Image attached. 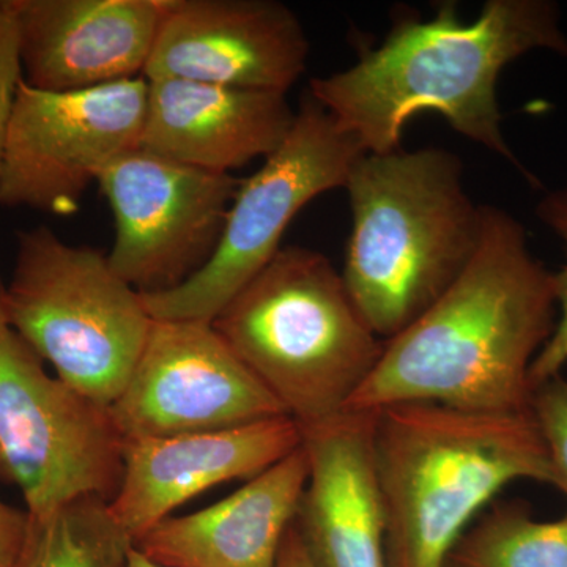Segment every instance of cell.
<instances>
[{
    "label": "cell",
    "instance_id": "cell-25",
    "mask_svg": "<svg viewBox=\"0 0 567 567\" xmlns=\"http://www.w3.org/2000/svg\"><path fill=\"white\" fill-rule=\"evenodd\" d=\"M10 330L9 308H7V284L0 276V336Z\"/></svg>",
    "mask_w": 567,
    "mask_h": 567
},
{
    "label": "cell",
    "instance_id": "cell-5",
    "mask_svg": "<svg viewBox=\"0 0 567 567\" xmlns=\"http://www.w3.org/2000/svg\"><path fill=\"white\" fill-rule=\"evenodd\" d=\"M301 431L347 412L383 341L322 252L287 246L212 322Z\"/></svg>",
    "mask_w": 567,
    "mask_h": 567
},
{
    "label": "cell",
    "instance_id": "cell-27",
    "mask_svg": "<svg viewBox=\"0 0 567 567\" xmlns=\"http://www.w3.org/2000/svg\"><path fill=\"white\" fill-rule=\"evenodd\" d=\"M445 567H464V566L457 565V563L451 561V559H450V561L446 563Z\"/></svg>",
    "mask_w": 567,
    "mask_h": 567
},
{
    "label": "cell",
    "instance_id": "cell-24",
    "mask_svg": "<svg viewBox=\"0 0 567 567\" xmlns=\"http://www.w3.org/2000/svg\"><path fill=\"white\" fill-rule=\"evenodd\" d=\"M276 567H317L308 547H306L303 537L298 532L297 524L290 527L286 539H284Z\"/></svg>",
    "mask_w": 567,
    "mask_h": 567
},
{
    "label": "cell",
    "instance_id": "cell-1",
    "mask_svg": "<svg viewBox=\"0 0 567 567\" xmlns=\"http://www.w3.org/2000/svg\"><path fill=\"white\" fill-rule=\"evenodd\" d=\"M557 317L555 271L529 249L524 224L483 205L475 256L423 315L383 342L347 412L409 402L532 412L529 374Z\"/></svg>",
    "mask_w": 567,
    "mask_h": 567
},
{
    "label": "cell",
    "instance_id": "cell-9",
    "mask_svg": "<svg viewBox=\"0 0 567 567\" xmlns=\"http://www.w3.org/2000/svg\"><path fill=\"white\" fill-rule=\"evenodd\" d=\"M144 76L76 92L21 81L0 155V205L71 215L107 166L142 145Z\"/></svg>",
    "mask_w": 567,
    "mask_h": 567
},
{
    "label": "cell",
    "instance_id": "cell-11",
    "mask_svg": "<svg viewBox=\"0 0 567 567\" xmlns=\"http://www.w3.org/2000/svg\"><path fill=\"white\" fill-rule=\"evenodd\" d=\"M110 410L123 440L221 431L287 415L213 324L196 320H153Z\"/></svg>",
    "mask_w": 567,
    "mask_h": 567
},
{
    "label": "cell",
    "instance_id": "cell-14",
    "mask_svg": "<svg viewBox=\"0 0 567 567\" xmlns=\"http://www.w3.org/2000/svg\"><path fill=\"white\" fill-rule=\"evenodd\" d=\"M22 80L76 92L144 76L167 0H13Z\"/></svg>",
    "mask_w": 567,
    "mask_h": 567
},
{
    "label": "cell",
    "instance_id": "cell-21",
    "mask_svg": "<svg viewBox=\"0 0 567 567\" xmlns=\"http://www.w3.org/2000/svg\"><path fill=\"white\" fill-rule=\"evenodd\" d=\"M532 413L546 446L551 468V486L567 498V380L561 374L537 385L532 395Z\"/></svg>",
    "mask_w": 567,
    "mask_h": 567
},
{
    "label": "cell",
    "instance_id": "cell-26",
    "mask_svg": "<svg viewBox=\"0 0 567 567\" xmlns=\"http://www.w3.org/2000/svg\"><path fill=\"white\" fill-rule=\"evenodd\" d=\"M123 567H167L163 565H158V563L152 561L151 558L142 555L136 547H133V550L130 551L128 559H126L125 565Z\"/></svg>",
    "mask_w": 567,
    "mask_h": 567
},
{
    "label": "cell",
    "instance_id": "cell-15",
    "mask_svg": "<svg viewBox=\"0 0 567 567\" xmlns=\"http://www.w3.org/2000/svg\"><path fill=\"white\" fill-rule=\"evenodd\" d=\"M372 429V413L344 412L301 431L309 475L295 524L317 567H390Z\"/></svg>",
    "mask_w": 567,
    "mask_h": 567
},
{
    "label": "cell",
    "instance_id": "cell-23",
    "mask_svg": "<svg viewBox=\"0 0 567 567\" xmlns=\"http://www.w3.org/2000/svg\"><path fill=\"white\" fill-rule=\"evenodd\" d=\"M28 528V513L0 499V567H11Z\"/></svg>",
    "mask_w": 567,
    "mask_h": 567
},
{
    "label": "cell",
    "instance_id": "cell-12",
    "mask_svg": "<svg viewBox=\"0 0 567 567\" xmlns=\"http://www.w3.org/2000/svg\"><path fill=\"white\" fill-rule=\"evenodd\" d=\"M308 54L303 24L276 0H167L144 78L287 95Z\"/></svg>",
    "mask_w": 567,
    "mask_h": 567
},
{
    "label": "cell",
    "instance_id": "cell-18",
    "mask_svg": "<svg viewBox=\"0 0 567 567\" xmlns=\"http://www.w3.org/2000/svg\"><path fill=\"white\" fill-rule=\"evenodd\" d=\"M134 540L110 502L82 496L43 516H29L11 567H123Z\"/></svg>",
    "mask_w": 567,
    "mask_h": 567
},
{
    "label": "cell",
    "instance_id": "cell-22",
    "mask_svg": "<svg viewBox=\"0 0 567 567\" xmlns=\"http://www.w3.org/2000/svg\"><path fill=\"white\" fill-rule=\"evenodd\" d=\"M21 81L20 39L13 0H0V155Z\"/></svg>",
    "mask_w": 567,
    "mask_h": 567
},
{
    "label": "cell",
    "instance_id": "cell-8",
    "mask_svg": "<svg viewBox=\"0 0 567 567\" xmlns=\"http://www.w3.org/2000/svg\"><path fill=\"white\" fill-rule=\"evenodd\" d=\"M123 436L110 406L48 374L31 347L0 336V481L21 492L29 516L82 496L111 502L121 487Z\"/></svg>",
    "mask_w": 567,
    "mask_h": 567
},
{
    "label": "cell",
    "instance_id": "cell-17",
    "mask_svg": "<svg viewBox=\"0 0 567 567\" xmlns=\"http://www.w3.org/2000/svg\"><path fill=\"white\" fill-rule=\"evenodd\" d=\"M308 475L301 445L221 502L164 518L134 547L167 567H276Z\"/></svg>",
    "mask_w": 567,
    "mask_h": 567
},
{
    "label": "cell",
    "instance_id": "cell-3",
    "mask_svg": "<svg viewBox=\"0 0 567 567\" xmlns=\"http://www.w3.org/2000/svg\"><path fill=\"white\" fill-rule=\"evenodd\" d=\"M372 458L390 567H445L477 514L507 484H551L532 412L409 402L377 410Z\"/></svg>",
    "mask_w": 567,
    "mask_h": 567
},
{
    "label": "cell",
    "instance_id": "cell-16",
    "mask_svg": "<svg viewBox=\"0 0 567 567\" xmlns=\"http://www.w3.org/2000/svg\"><path fill=\"white\" fill-rule=\"evenodd\" d=\"M147 82L141 147L208 173L230 174L267 158L286 140L297 112L284 93L181 80Z\"/></svg>",
    "mask_w": 567,
    "mask_h": 567
},
{
    "label": "cell",
    "instance_id": "cell-2",
    "mask_svg": "<svg viewBox=\"0 0 567 567\" xmlns=\"http://www.w3.org/2000/svg\"><path fill=\"white\" fill-rule=\"evenodd\" d=\"M533 51L567 58L561 10L551 0H488L475 21L456 3L431 20L404 18L349 69L309 82V95L365 153L402 148L413 115L442 114L462 136L506 159L536 185L503 134L499 74Z\"/></svg>",
    "mask_w": 567,
    "mask_h": 567
},
{
    "label": "cell",
    "instance_id": "cell-10",
    "mask_svg": "<svg viewBox=\"0 0 567 567\" xmlns=\"http://www.w3.org/2000/svg\"><path fill=\"white\" fill-rule=\"evenodd\" d=\"M240 182L142 147L115 159L99 181L114 216L112 270L141 295L189 281L218 248Z\"/></svg>",
    "mask_w": 567,
    "mask_h": 567
},
{
    "label": "cell",
    "instance_id": "cell-6",
    "mask_svg": "<svg viewBox=\"0 0 567 567\" xmlns=\"http://www.w3.org/2000/svg\"><path fill=\"white\" fill-rule=\"evenodd\" d=\"M7 308L11 330L59 379L106 406L128 382L153 323L107 256L65 244L47 226L18 234Z\"/></svg>",
    "mask_w": 567,
    "mask_h": 567
},
{
    "label": "cell",
    "instance_id": "cell-13",
    "mask_svg": "<svg viewBox=\"0 0 567 567\" xmlns=\"http://www.w3.org/2000/svg\"><path fill=\"white\" fill-rule=\"evenodd\" d=\"M303 445L292 417L156 439L123 440V475L111 513L134 543L194 496L260 475Z\"/></svg>",
    "mask_w": 567,
    "mask_h": 567
},
{
    "label": "cell",
    "instance_id": "cell-4",
    "mask_svg": "<svg viewBox=\"0 0 567 567\" xmlns=\"http://www.w3.org/2000/svg\"><path fill=\"white\" fill-rule=\"evenodd\" d=\"M352 208L347 290L383 342L442 297L480 245L483 205L445 148L364 153L346 183Z\"/></svg>",
    "mask_w": 567,
    "mask_h": 567
},
{
    "label": "cell",
    "instance_id": "cell-19",
    "mask_svg": "<svg viewBox=\"0 0 567 567\" xmlns=\"http://www.w3.org/2000/svg\"><path fill=\"white\" fill-rule=\"evenodd\" d=\"M450 559L464 567H567V514L543 522L524 503H498L466 529Z\"/></svg>",
    "mask_w": 567,
    "mask_h": 567
},
{
    "label": "cell",
    "instance_id": "cell-7",
    "mask_svg": "<svg viewBox=\"0 0 567 567\" xmlns=\"http://www.w3.org/2000/svg\"><path fill=\"white\" fill-rule=\"evenodd\" d=\"M364 153L308 93L282 144L240 182L208 264L177 289L141 295L148 316L212 323L282 248L295 216L320 194L346 188Z\"/></svg>",
    "mask_w": 567,
    "mask_h": 567
},
{
    "label": "cell",
    "instance_id": "cell-20",
    "mask_svg": "<svg viewBox=\"0 0 567 567\" xmlns=\"http://www.w3.org/2000/svg\"><path fill=\"white\" fill-rule=\"evenodd\" d=\"M536 216L555 237L561 241L567 256V183L546 193L536 205ZM557 279L558 317L554 333L533 363L532 388L561 374L567 364V264L559 271H555Z\"/></svg>",
    "mask_w": 567,
    "mask_h": 567
}]
</instances>
